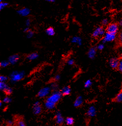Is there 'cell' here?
I'll list each match as a JSON object with an SVG mask.
<instances>
[{
    "label": "cell",
    "instance_id": "obj_42",
    "mask_svg": "<svg viewBox=\"0 0 122 126\" xmlns=\"http://www.w3.org/2000/svg\"><path fill=\"white\" fill-rule=\"evenodd\" d=\"M2 103H3V102H2L1 101H0V107L1 106V105H2Z\"/></svg>",
    "mask_w": 122,
    "mask_h": 126
},
{
    "label": "cell",
    "instance_id": "obj_1",
    "mask_svg": "<svg viewBox=\"0 0 122 126\" xmlns=\"http://www.w3.org/2000/svg\"><path fill=\"white\" fill-rule=\"evenodd\" d=\"M62 96L61 91H53L51 94L48 95L45 101V108L48 110H53L55 108L57 104L60 102Z\"/></svg>",
    "mask_w": 122,
    "mask_h": 126
},
{
    "label": "cell",
    "instance_id": "obj_3",
    "mask_svg": "<svg viewBox=\"0 0 122 126\" xmlns=\"http://www.w3.org/2000/svg\"><path fill=\"white\" fill-rule=\"evenodd\" d=\"M52 91L50 87H45L42 88L38 92L37 97L40 98H43L48 96Z\"/></svg>",
    "mask_w": 122,
    "mask_h": 126
},
{
    "label": "cell",
    "instance_id": "obj_22",
    "mask_svg": "<svg viewBox=\"0 0 122 126\" xmlns=\"http://www.w3.org/2000/svg\"><path fill=\"white\" fill-rule=\"evenodd\" d=\"M10 64L9 61L7 60H3L0 62V66L2 68H5L7 67Z\"/></svg>",
    "mask_w": 122,
    "mask_h": 126
},
{
    "label": "cell",
    "instance_id": "obj_16",
    "mask_svg": "<svg viewBox=\"0 0 122 126\" xmlns=\"http://www.w3.org/2000/svg\"><path fill=\"white\" fill-rule=\"evenodd\" d=\"M83 98L81 96H79L75 100L73 103V105L75 107H79L81 106L83 104Z\"/></svg>",
    "mask_w": 122,
    "mask_h": 126
},
{
    "label": "cell",
    "instance_id": "obj_5",
    "mask_svg": "<svg viewBox=\"0 0 122 126\" xmlns=\"http://www.w3.org/2000/svg\"><path fill=\"white\" fill-rule=\"evenodd\" d=\"M115 38L116 34L106 32L102 39V43H105L106 42H112L115 39Z\"/></svg>",
    "mask_w": 122,
    "mask_h": 126
},
{
    "label": "cell",
    "instance_id": "obj_32",
    "mask_svg": "<svg viewBox=\"0 0 122 126\" xmlns=\"http://www.w3.org/2000/svg\"><path fill=\"white\" fill-rule=\"evenodd\" d=\"M74 63H75V61L73 58L69 59L67 61V63L69 65H72L74 64Z\"/></svg>",
    "mask_w": 122,
    "mask_h": 126
},
{
    "label": "cell",
    "instance_id": "obj_39",
    "mask_svg": "<svg viewBox=\"0 0 122 126\" xmlns=\"http://www.w3.org/2000/svg\"><path fill=\"white\" fill-rule=\"evenodd\" d=\"M30 30V27H25V28L23 29V32L24 33H27V32H28L29 30Z\"/></svg>",
    "mask_w": 122,
    "mask_h": 126
},
{
    "label": "cell",
    "instance_id": "obj_25",
    "mask_svg": "<svg viewBox=\"0 0 122 126\" xmlns=\"http://www.w3.org/2000/svg\"><path fill=\"white\" fill-rule=\"evenodd\" d=\"M92 85V81L91 79L87 80L84 83V87L85 88H90Z\"/></svg>",
    "mask_w": 122,
    "mask_h": 126
},
{
    "label": "cell",
    "instance_id": "obj_7",
    "mask_svg": "<svg viewBox=\"0 0 122 126\" xmlns=\"http://www.w3.org/2000/svg\"><path fill=\"white\" fill-rule=\"evenodd\" d=\"M118 26L115 23H111L109 24L106 28L107 32L116 34L118 31Z\"/></svg>",
    "mask_w": 122,
    "mask_h": 126
},
{
    "label": "cell",
    "instance_id": "obj_38",
    "mask_svg": "<svg viewBox=\"0 0 122 126\" xmlns=\"http://www.w3.org/2000/svg\"><path fill=\"white\" fill-rule=\"evenodd\" d=\"M119 42H120L121 44L122 45V31L119 34Z\"/></svg>",
    "mask_w": 122,
    "mask_h": 126
},
{
    "label": "cell",
    "instance_id": "obj_20",
    "mask_svg": "<svg viewBox=\"0 0 122 126\" xmlns=\"http://www.w3.org/2000/svg\"><path fill=\"white\" fill-rule=\"evenodd\" d=\"M6 82H0V90L1 91H2L3 93L9 87Z\"/></svg>",
    "mask_w": 122,
    "mask_h": 126
},
{
    "label": "cell",
    "instance_id": "obj_34",
    "mask_svg": "<svg viewBox=\"0 0 122 126\" xmlns=\"http://www.w3.org/2000/svg\"><path fill=\"white\" fill-rule=\"evenodd\" d=\"M108 19L107 18H105V19H103L102 22V26H107L108 25Z\"/></svg>",
    "mask_w": 122,
    "mask_h": 126
},
{
    "label": "cell",
    "instance_id": "obj_33",
    "mask_svg": "<svg viewBox=\"0 0 122 126\" xmlns=\"http://www.w3.org/2000/svg\"><path fill=\"white\" fill-rule=\"evenodd\" d=\"M31 21L30 18H27L26 21H25V26L26 27H30L31 25Z\"/></svg>",
    "mask_w": 122,
    "mask_h": 126
},
{
    "label": "cell",
    "instance_id": "obj_24",
    "mask_svg": "<svg viewBox=\"0 0 122 126\" xmlns=\"http://www.w3.org/2000/svg\"><path fill=\"white\" fill-rule=\"evenodd\" d=\"M115 101L117 102L121 103L122 102V92L119 93L115 97Z\"/></svg>",
    "mask_w": 122,
    "mask_h": 126
},
{
    "label": "cell",
    "instance_id": "obj_9",
    "mask_svg": "<svg viewBox=\"0 0 122 126\" xmlns=\"http://www.w3.org/2000/svg\"><path fill=\"white\" fill-rule=\"evenodd\" d=\"M55 119L56 124L60 126L62 125L65 122V119L60 111L57 112L55 116Z\"/></svg>",
    "mask_w": 122,
    "mask_h": 126
},
{
    "label": "cell",
    "instance_id": "obj_44",
    "mask_svg": "<svg viewBox=\"0 0 122 126\" xmlns=\"http://www.w3.org/2000/svg\"><path fill=\"white\" fill-rule=\"evenodd\" d=\"M121 58H122V55H121Z\"/></svg>",
    "mask_w": 122,
    "mask_h": 126
},
{
    "label": "cell",
    "instance_id": "obj_21",
    "mask_svg": "<svg viewBox=\"0 0 122 126\" xmlns=\"http://www.w3.org/2000/svg\"><path fill=\"white\" fill-rule=\"evenodd\" d=\"M9 5V3L7 1H3L0 2V11L2 10Z\"/></svg>",
    "mask_w": 122,
    "mask_h": 126
},
{
    "label": "cell",
    "instance_id": "obj_11",
    "mask_svg": "<svg viewBox=\"0 0 122 126\" xmlns=\"http://www.w3.org/2000/svg\"><path fill=\"white\" fill-rule=\"evenodd\" d=\"M120 61L116 58L113 57L110 59L109 63L110 66L113 69H116L118 68Z\"/></svg>",
    "mask_w": 122,
    "mask_h": 126
},
{
    "label": "cell",
    "instance_id": "obj_19",
    "mask_svg": "<svg viewBox=\"0 0 122 126\" xmlns=\"http://www.w3.org/2000/svg\"><path fill=\"white\" fill-rule=\"evenodd\" d=\"M66 124L68 126H72L74 124L75 120L72 117H68L65 119Z\"/></svg>",
    "mask_w": 122,
    "mask_h": 126
},
{
    "label": "cell",
    "instance_id": "obj_26",
    "mask_svg": "<svg viewBox=\"0 0 122 126\" xmlns=\"http://www.w3.org/2000/svg\"><path fill=\"white\" fill-rule=\"evenodd\" d=\"M12 99L10 97H9V96H7L3 99L2 102L5 104H9L12 102Z\"/></svg>",
    "mask_w": 122,
    "mask_h": 126
},
{
    "label": "cell",
    "instance_id": "obj_2",
    "mask_svg": "<svg viewBox=\"0 0 122 126\" xmlns=\"http://www.w3.org/2000/svg\"><path fill=\"white\" fill-rule=\"evenodd\" d=\"M25 73L24 71H14L10 74L9 79L12 83H15L22 79L25 77Z\"/></svg>",
    "mask_w": 122,
    "mask_h": 126
},
{
    "label": "cell",
    "instance_id": "obj_8",
    "mask_svg": "<svg viewBox=\"0 0 122 126\" xmlns=\"http://www.w3.org/2000/svg\"><path fill=\"white\" fill-rule=\"evenodd\" d=\"M17 14L22 17H27L31 14V10L29 8L23 7L18 10Z\"/></svg>",
    "mask_w": 122,
    "mask_h": 126
},
{
    "label": "cell",
    "instance_id": "obj_14",
    "mask_svg": "<svg viewBox=\"0 0 122 126\" xmlns=\"http://www.w3.org/2000/svg\"><path fill=\"white\" fill-rule=\"evenodd\" d=\"M97 48L95 47H91L87 52V56L90 59H94L97 54Z\"/></svg>",
    "mask_w": 122,
    "mask_h": 126
},
{
    "label": "cell",
    "instance_id": "obj_30",
    "mask_svg": "<svg viewBox=\"0 0 122 126\" xmlns=\"http://www.w3.org/2000/svg\"><path fill=\"white\" fill-rule=\"evenodd\" d=\"M13 89L11 88L10 87H9L4 93H5V94L7 96H10V95L12 94L13 93Z\"/></svg>",
    "mask_w": 122,
    "mask_h": 126
},
{
    "label": "cell",
    "instance_id": "obj_43",
    "mask_svg": "<svg viewBox=\"0 0 122 126\" xmlns=\"http://www.w3.org/2000/svg\"><path fill=\"white\" fill-rule=\"evenodd\" d=\"M5 0H0V2H3V1H5Z\"/></svg>",
    "mask_w": 122,
    "mask_h": 126
},
{
    "label": "cell",
    "instance_id": "obj_10",
    "mask_svg": "<svg viewBox=\"0 0 122 126\" xmlns=\"http://www.w3.org/2000/svg\"><path fill=\"white\" fill-rule=\"evenodd\" d=\"M20 59V55L19 54H14L10 55L8 58V61L10 64L14 65L18 63Z\"/></svg>",
    "mask_w": 122,
    "mask_h": 126
},
{
    "label": "cell",
    "instance_id": "obj_18",
    "mask_svg": "<svg viewBox=\"0 0 122 126\" xmlns=\"http://www.w3.org/2000/svg\"><path fill=\"white\" fill-rule=\"evenodd\" d=\"M45 33L47 35L49 36H53L55 35L56 32L55 31V29L53 27H50L46 29Z\"/></svg>",
    "mask_w": 122,
    "mask_h": 126
},
{
    "label": "cell",
    "instance_id": "obj_28",
    "mask_svg": "<svg viewBox=\"0 0 122 126\" xmlns=\"http://www.w3.org/2000/svg\"><path fill=\"white\" fill-rule=\"evenodd\" d=\"M16 126H26V124L22 119H19L17 121Z\"/></svg>",
    "mask_w": 122,
    "mask_h": 126
},
{
    "label": "cell",
    "instance_id": "obj_13",
    "mask_svg": "<svg viewBox=\"0 0 122 126\" xmlns=\"http://www.w3.org/2000/svg\"><path fill=\"white\" fill-rule=\"evenodd\" d=\"M87 115L90 117H93L97 115V110L95 106L92 105L88 108L86 112Z\"/></svg>",
    "mask_w": 122,
    "mask_h": 126
},
{
    "label": "cell",
    "instance_id": "obj_40",
    "mask_svg": "<svg viewBox=\"0 0 122 126\" xmlns=\"http://www.w3.org/2000/svg\"><path fill=\"white\" fill-rule=\"evenodd\" d=\"M45 0L48 2H51V3L54 2L56 1V0Z\"/></svg>",
    "mask_w": 122,
    "mask_h": 126
},
{
    "label": "cell",
    "instance_id": "obj_17",
    "mask_svg": "<svg viewBox=\"0 0 122 126\" xmlns=\"http://www.w3.org/2000/svg\"><path fill=\"white\" fill-rule=\"evenodd\" d=\"M39 56V55L38 53L37 52H34V53H31L28 54L26 56V58L27 60L29 61H33L38 58Z\"/></svg>",
    "mask_w": 122,
    "mask_h": 126
},
{
    "label": "cell",
    "instance_id": "obj_37",
    "mask_svg": "<svg viewBox=\"0 0 122 126\" xmlns=\"http://www.w3.org/2000/svg\"><path fill=\"white\" fill-rule=\"evenodd\" d=\"M7 124L8 126H12L14 124V122L12 120H9L7 121Z\"/></svg>",
    "mask_w": 122,
    "mask_h": 126
},
{
    "label": "cell",
    "instance_id": "obj_31",
    "mask_svg": "<svg viewBox=\"0 0 122 126\" xmlns=\"http://www.w3.org/2000/svg\"><path fill=\"white\" fill-rule=\"evenodd\" d=\"M104 47H105V46H104V43H100L99 44H98V46H97L96 48L99 51H102L104 49Z\"/></svg>",
    "mask_w": 122,
    "mask_h": 126
},
{
    "label": "cell",
    "instance_id": "obj_27",
    "mask_svg": "<svg viewBox=\"0 0 122 126\" xmlns=\"http://www.w3.org/2000/svg\"><path fill=\"white\" fill-rule=\"evenodd\" d=\"M50 88L51 90H53V91H58V85L55 82H53L51 85H50Z\"/></svg>",
    "mask_w": 122,
    "mask_h": 126
},
{
    "label": "cell",
    "instance_id": "obj_36",
    "mask_svg": "<svg viewBox=\"0 0 122 126\" xmlns=\"http://www.w3.org/2000/svg\"><path fill=\"white\" fill-rule=\"evenodd\" d=\"M54 79V81L55 82L56 81H58L60 80V79H61V76L60 75H59V74H57V75H56L55 76Z\"/></svg>",
    "mask_w": 122,
    "mask_h": 126
},
{
    "label": "cell",
    "instance_id": "obj_41",
    "mask_svg": "<svg viewBox=\"0 0 122 126\" xmlns=\"http://www.w3.org/2000/svg\"><path fill=\"white\" fill-rule=\"evenodd\" d=\"M119 25L120 26H121V27H122V19H121L119 22Z\"/></svg>",
    "mask_w": 122,
    "mask_h": 126
},
{
    "label": "cell",
    "instance_id": "obj_12",
    "mask_svg": "<svg viewBox=\"0 0 122 126\" xmlns=\"http://www.w3.org/2000/svg\"><path fill=\"white\" fill-rule=\"evenodd\" d=\"M71 42L72 44H76L78 46H81L82 44V40L81 37L75 36L72 37Z\"/></svg>",
    "mask_w": 122,
    "mask_h": 126
},
{
    "label": "cell",
    "instance_id": "obj_29",
    "mask_svg": "<svg viewBox=\"0 0 122 126\" xmlns=\"http://www.w3.org/2000/svg\"><path fill=\"white\" fill-rule=\"evenodd\" d=\"M9 79V77L4 76V75H1L0 76V82H6V81Z\"/></svg>",
    "mask_w": 122,
    "mask_h": 126
},
{
    "label": "cell",
    "instance_id": "obj_4",
    "mask_svg": "<svg viewBox=\"0 0 122 126\" xmlns=\"http://www.w3.org/2000/svg\"><path fill=\"white\" fill-rule=\"evenodd\" d=\"M106 31L102 27L96 28L92 32V36L94 38H98L99 37H104L106 33Z\"/></svg>",
    "mask_w": 122,
    "mask_h": 126
},
{
    "label": "cell",
    "instance_id": "obj_23",
    "mask_svg": "<svg viewBox=\"0 0 122 126\" xmlns=\"http://www.w3.org/2000/svg\"><path fill=\"white\" fill-rule=\"evenodd\" d=\"M34 32L31 30H30L26 33V37L27 39H29L32 38L34 36Z\"/></svg>",
    "mask_w": 122,
    "mask_h": 126
},
{
    "label": "cell",
    "instance_id": "obj_15",
    "mask_svg": "<svg viewBox=\"0 0 122 126\" xmlns=\"http://www.w3.org/2000/svg\"><path fill=\"white\" fill-rule=\"evenodd\" d=\"M61 92L62 96H68L71 93V88L69 86H66L62 88Z\"/></svg>",
    "mask_w": 122,
    "mask_h": 126
},
{
    "label": "cell",
    "instance_id": "obj_35",
    "mask_svg": "<svg viewBox=\"0 0 122 126\" xmlns=\"http://www.w3.org/2000/svg\"><path fill=\"white\" fill-rule=\"evenodd\" d=\"M117 69H118V70H119L120 72H122V60H121V61H120Z\"/></svg>",
    "mask_w": 122,
    "mask_h": 126
},
{
    "label": "cell",
    "instance_id": "obj_6",
    "mask_svg": "<svg viewBox=\"0 0 122 126\" xmlns=\"http://www.w3.org/2000/svg\"><path fill=\"white\" fill-rule=\"evenodd\" d=\"M42 111V107L41 103L39 101L35 102L32 106V112L35 115L40 114Z\"/></svg>",
    "mask_w": 122,
    "mask_h": 126
}]
</instances>
